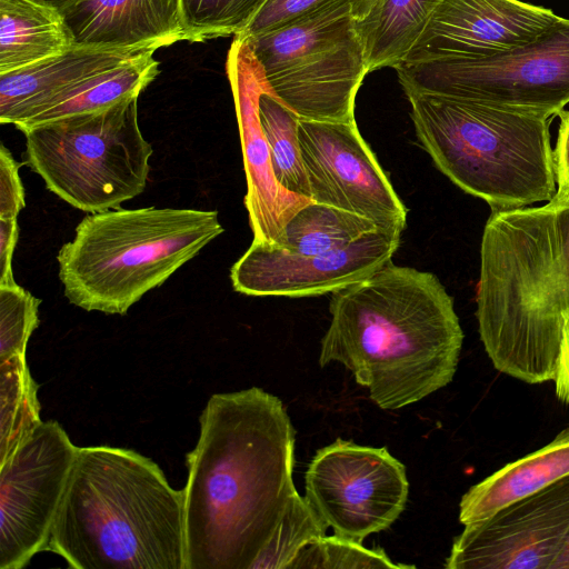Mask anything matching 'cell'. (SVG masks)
Here are the masks:
<instances>
[{
	"instance_id": "30",
	"label": "cell",
	"mask_w": 569,
	"mask_h": 569,
	"mask_svg": "<svg viewBox=\"0 0 569 569\" xmlns=\"http://www.w3.org/2000/svg\"><path fill=\"white\" fill-rule=\"evenodd\" d=\"M333 2L352 4L356 20H361L371 11L377 0H267L248 28L239 36L251 37L268 32Z\"/></svg>"
},
{
	"instance_id": "33",
	"label": "cell",
	"mask_w": 569,
	"mask_h": 569,
	"mask_svg": "<svg viewBox=\"0 0 569 569\" xmlns=\"http://www.w3.org/2000/svg\"><path fill=\"white\" fill-rule=\"evenodd\" d=\"M18 239V219H0V286L17 283L12 273V257Z\"/></svg>"
},
{
	"instance_id": "19",
	"label": "cell",
	"mask_w": 569,
	"mask_h": 569,
	"mask_svg": "<svg viewBox=\"0 0 569 569\" xmlns=\"http://www.w3.org/2000/svg\"><path fill=\"white\" fill-rule=\"evenodd\" d=\"M569 476V427L545 447L507 463L473 485L459 503L465 526L490 517L499 509L536 493Z\"/></svg>"
},
{
	"instance_id": "27",
	"label": "cell",
	"mask_w": 569,
	"mask_h": 569,
	"mask_svg": "<svg viewBox=\"0 0 569 569\" xmlns=\"http://www.w3.org/2000/svg\"><path fill=\"white\" fill-rule=\"evenodd\" d=\"M267 0H180L184 40L239 36Z\"/></svg>"
},
{
	"instance_id": "1",
	"label": "cell",
	"mask_w": 569,
	"mask_h": 569,
	"mask_svg": "<svg viewBox=\"0 0 569 569\" xmlns=\"http://www.w3.org/2000/svg\"><path fill=\"white\" fill-rule=\"evenodd\" d=\"M199 423L186 455L184 569H250L298 492L296 431L258 387L212 395Z\"/></svg>"
},
{
	"instance_id": "20",
	"label": "cell",
	"mask_w": 569,
	"mask_h": 569,
	"mask_svg": "<svg viewBox=\"0 0 569 569\" xmlns=\"http://www.w3.org/2000/svg\"><path fill=\"white\" fill-rule=\"evenodd\" d=\"M73 46L60 10L37 0H0V74Z\"/></svg>"
},
{
	"instance_id": "14",
	"label": "cell",
	"mask_w": 569,
	"mask_h": 569,
	"mask_svg": "<svg viewBox=\"0 0 569 569\" xmlns=\"http://www.w3.org/2000/svg\"><path fill=\"white\" fill-rule=\"evenodd\" d=\"M401 232L378 228L346 248L319 254L291 253L252 241L231 267L232 287L248 296L298 298L336 292L390 261Z\"/></svg>"
},
{
	"instance_id": "16",
	"label": "cell",
	"mask_w": 569,
	"mask_h": 569,
	"mask_svg": "<svg viewBox=\"0 0 569 569\" xmlns=\"http://www.w3.org/2000/svg\"><path fill=\"white\" fill-rule=\"evenodd\" d=\"M559 18L521 0H443L401 63L491 56L536 39Z\"/></svg>"
},
{
	"instance_id": "13",
	"label": "cell",
	"mask_w": 569,
	"mask_h": 569,
	"mask_svg": "<svg viewBox=\"0 0 569 569\" xmlns=\"http://www.w3.org/2000/svg\"><path fill=\"white\" fill-rule=\"evenodd\" d=\"M569 535V476L465 525L447 569H551Z\"/></svg>"
},
{
	"instance_id": "32",
	"label": "cell",
	"mask_w": 569,
	"mask_h": 569,
	"mask_svg": "<svg viewBox=\"0 0 569 569\" xmlns=\"http://www.w3.org/2000/svg\"><path fill=\"white\" fill-rule=\"evenodd\" d=\"M553 149L557 196L569 198V110L561 111Z\"/></svg>"
},
{
	"instance_id": "22",
	"label": "cell",
	"mask_w": 569,
	"mask_h": 569,
	"mask_svg": "<svg viewBox=\"0 0 569 569\" xmlns=\"http://www.w3.org/2000/svg\"><path fill=\"white\" fill-rule=\"evenodd\" d=\"M443 0H377L371 11L357 20L369 72L397 68L421 36Z\"/></svg>"
},
{
	"instance_id": "24",
	"label": "cell",
	"mask_w": 569,
	"mask_h": 569,
	"mask_svg": "<svg viewBox=\"0 0 569 569\" xmlns=\"http://www.w3.org/2000/svg\"><path fill=\"white\" fill-rule=\"evenodd\" d=\"M41 422L38 385L27 356L0 360V465Z\"/></svg>"
},
{
	"instance_id": "3",
	"label": "cell",
	"mask_w": 569,
	"mask_h": 569,
	"mask_svg": "<svg viewBox=\"0 0 569 569\" xmlns=\"http://www.w3.org/2000/svg\"><path fill=\"white\" fill-rule=\"evenodd\" d=\"M478 330L493 367L537 385L555 378L569 320V198L492 210L482 232Z\"/></svg>"
},
{
	"instance_id": "12",
	"label": "cell",
	"mask_w": 569,
	"mask_h": 569,
	"mask_svg": "<svg viewBox=\"0 0 569 569\" xmlns=\"http://www.w3.org/2000/svg\"><path fill=\"white\" fill-rule=\"evenodd\" d=\"M298 137L312 201L403 231L407 208L355 121L299 119Z\"/></svg>"
},
{
	"instance_id": "31",
	"label": "cell",
	"mask_w": 569,
	"mask_h": 569,
	"mask_svg": "<svg viewBox=\"0 0 569 569\" xmlns=\"http://www.w3.org/2000/svg\"><path fill=\"white\" fill-rule=\"evenodd\" d=\"M18 162L8 148L0 146V219H18L26 207L24 188Z\"/></svg>"
},
{
	"instance_id": "35",
	"label": "cell",
	"mask_w": 569,
	"mask_h": 569,
	"mask_svg": "<svg viewBox=\"0 0 569 569\" xmlns=\"http://www.w3.org/2000/svg\"><path fill=\"white\" fill-rule=\"evenodd\" d=\"M551 569H569V535L561 552L552 563Z\"/></svg>"
},
{
	"instance_id": "18",
	"label": "cell",
	"mask_w": 569,
	"mask_h": 569,
	"mask_svg": "<svg viewBox=\"0 0 569 569\" xmlns=\"http://www.w3.org/2000/svg\"><path fill=\"white\" fill-rule=\"evenodd\" d=\"M150 50L157 49L72 46L58 56L0 74V122L21 123L79 81Z\"/></svg>"
},
{
	"instance_id": "36",
	"label": "cell",
	"mask_w": 569,
	"mask_h": 569,
	"mask_svg": "<svg viewBox=\"0 0 569 569\" xmlns=\"http://www.w3.org/2000/svg\"><path fill=\"white\" fill-rule=\"evenodd\" d=\"M48 6H51L60 11L73 4L78 0H37Z\"/></svg>"
},
{
	"instance_id": "23",
	"label": "cell",
	"mask_w": 569,
	"mask_h": 569,
	"mask_svg": "<svg viewBox=\"0 0 569 569\" xmlns=\"http://www.w3.org/2000/svg\"><path fill=\"white\" fill-rule=\"evenodd\" d=\"M378 228L365 217L311 201L289 220L278 248L300 254L326 253L346 248Z\"/></svg>"
},
{
	"instance_id": "15",
	"label": "cell",
	"mask_w": 569,
	"mask_h": 569,
	"mask_svg": "<svg viewBox=\"0 0 569 569\" xmlns=\"http://www.w3.org/2000/svg\"><path fill=\"white\" fill-rule=\"evenodd\" d=\"M226 71L239 127L247 179L244 206L253 241L278 247L289 220L312 200L286 191L276 180L259 117L260 96L270 89L246 38L234 36Z\"/></svg>"
},
{
	"instance_id": "17",
	"label": "cell",
	"mask_w": 569,
	"mask_h": 569,
	"mask_svg": "<svg viewBox=\"0 0 569 569\" xmlns=\"http://www.w3.org/2000/svg\"><path fill=\"white\" fill-rule=\"evenodd\" d=\"M61 13L73 46L159 49L184 40L180 0H78Z\"/></svg>"
},
{
	"instance_id": "5",
	"label": "cell",
	"mask_w": 569,
	"mask_h": 569,
	"mask_svg": "<svg viewBox=\"0 0 569 569\" xmlns=\"http://www.w3.org/2000/svg\"><path fill=\"white\" fill-rule=\"evenodd\" d=\"M406 96L419 143L465 192L492 210L556 194L552 118L432 93Z\"/></svg>"
},
{
	"instance_id": "7",
	"label": "cell",
	"mask_w": 569,
	"mask_h": 569,
	"mask_svg": "<svg viewBox=\"0 0 569 569\" xmlns=\"http://www.w3.org/2000/svg\"><path fill=\"white\" fill-rule=\"evenodd\" d=\"M21 132L24 163L78 210L119 209L146 189L153 149L139 127L138 97Z\"/></svg>"
},
{
	"instance_id": "9",
	"label": "cell",
	"mask_w": 569,
	"mask_h": 569,
	"mask_svg": "<svg viewBox=\"0 0 569 569\" xmlns=\"http://www.w3.org/2000/svg\"><path fill=\"white\" fill-rule=\"evenodd\" d=\"M406 94L432 93L553 118L569 103V19L491 56L395 68Z\"/></svg>"
},
{
	"instance_id": "11",
	"label": "cell",
	"mask_w": 569,
	"mask_h": 569,
	"mask_svg": "<svg viewBox=\"0 0 569 569\" xmlns=\"http://www.w3.org/2000/svg\"><path fill=\"white\" fill-rule=\"evenodd\" d=\"M77 449L58 421H42L0 465V569L47 550Z\"/></svg>"
},
{
	"instance_id": "2",
	"label": "cell",
	"mask_w": 569,
	"mask_h": 569,
	"mask_svg": "<svg viewBox=\"0 0 569 569\" xmlns=\"http://www.w3.org/2000/svg\"><path fill=\"white\" fill-rule=\"evenodd\" d=\"M319 365L339 362L381 409H400L449 385L463 332L438 277L390 261L332 292Z\"/></svg>"
},
{
	"instance_id": "8",
	"label": "cell",
	"mask_w": 569,
	"mask_h": 569,
	"mask_svg": "<svg viewBox=\"0 0 569 569\" xmlns=\"http://www.w3.org/2000/svg\"><path fill=\"white\" fill-rule=\"evenodd\" d=\"M247 39L270 92L300 119L355 121L369 73L352 4L333 2Z\"/></svg>"
},
{
	"instance_id": "10",
	"label": "cell",
	"mask_w": 569,
	"mask_h": 569,
	"mask_svg": "<svg viewBox=\"0 0 569 569\" xmlns=\"http://www.w3.org/2000/svg\"><path fill=\"white\" fill-rule=\"evenodd\" d=\"M305 498L333 535L362 543L406 508V467L386 447L338 439L319 449L305 475Z\"/></svg>"
},
{
	"instance_id": "4",
	"label": "cell",
	"mask_w": 569,
	"mask_h": 569,
	"mask_svg": "<svg viewBox=\"0 0 569 569\" xmlns=\"http://www.w3.org/2000/svg\"><path fill=\"white\" fill-rule=\"evenodd\" d=\"M47 550L73 569H184L183 491L134 450L78 447Z\"/></svg>"
},
{
	"instance_id": "26",
	"label": "cell",
	"mask_w": 569,
	"mask_h": 569,
	"mask_svg": "<svg viewBox=\"0 0 569 569\" xmlns=\"http://www.w3.org/2000/svg\"><path fill=\"white\" fill-rule=\"evenodd\" d=\"M327 530L307 499L297 492L250 569H289L297 555Z\"/></svg>"
},
{
	"instance_id": "28",
	"label": "cell",
	"mask_w": 569,
	"mask_h": 569,
	"mask_svg": "<svg viewBox=\"0 0 569 569\" xmlns=\"http://www.w3.org/2000/svg\"><path fill=\"white\" fill-rule=\"evenodd\" d=\"M378 569L415 568L395 563L382 549H368L362 543L339 536H322L307 545L289 569Z\"/></svg>"
},
{
	"instance_id": "21",
	"label": "cell",
	"mask_w": 569,
	"mask_h": 569,
	"mask_svg": "<svg viewBox=\"0 0 569 569\" xmlns=\"http://www.w3.org/2000/svg\"><path fill=\"white\" fill-rule=\"evenodd\" d=\"M153 53L154 50L147 51L79 81L14 127L23 131L43 122L102 110L124 99L139 97L159 73V62Z\"/></svg>"
},
{
	"instance_id": "25",
	"label": "cell",
	"mask_w": 569,
	"mask_h": 569,
	"mask_svg": "<svg viewBox=\"0 0 569 569\" xmlns=\"http://www.w3.org/2000/svg\"><path fill=\"white\" fill-rule=\"evenodd\" d=\"M259 117L276 180L286 191L311 199L298 137L300 118L270 92L260 96Z\"/></svg>"
},
{
	"instance_id": "34",
	"label": "cell",
	"mask_w": 569,
	"mask_h": 569,
	"mask_svg": "<svg viewBox=\"0 0 569 569\" xmlns=\"http://www.w3.org/2000/svg\"><path fill=\"white\" fill-rule=\"evenodd\" d=\"M555 386L557 398L569 403V320L567 321L555 372Z\"/></svg>"
},
{
	"instance_id": "29",
	"label": "cell",
	"mask_w": 569,
	"mask_h": 569,
	"mask_svg": "<svg viewBox=\"0 0 569 569\" xmlns=\"http://www.w3.org/2000/svg\"><path fill=\"white\" fill-rule=\"evenodd\" d=\"M40 303L18 283L0 286V360L26 356L29 338L39 325Z\"/></svg>"
},
{
	"instance_id": "6",
	"label": "cell",
	"mask_w": 569,
	"mask_h": 569,
	"mask_svg": "<svg viewBox=\"0 0 569 569\" xmlns=\"http://www.w3.org/2000/svg\"><path fill=\"white\" fill-rule=\"evenodd\" d=\"M223 231L216 210L89 213L57 254L64 297L86 311L123 316Z\"/></svg>"
}]
</instances>
